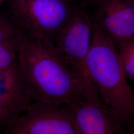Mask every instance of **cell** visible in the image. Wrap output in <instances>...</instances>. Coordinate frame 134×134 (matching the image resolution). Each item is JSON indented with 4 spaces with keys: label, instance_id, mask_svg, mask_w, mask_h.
<instances>
[{
    "label": "cell",
    "instance_id": "cell-1",
    "mask_svg": "<svg viewBox=\"0 0 134 134\" xmlns=\"http://www.w3.org/2000/svg\"><path fill=\"white\" fill-rule=\"evenodd\" d=\"M14 43L19 67L33 101L103 103L92 82L68 67L53 44L20 31Z\"/></svg>",
    "mask_w": 134,
    "mask_h": 134
},
{
    "label": "cell",
    "instance_id": "cell-2",
    "mask_svg": "<svg viewBox=\"0 0 134 134\" xmlns=\"http://www.w3.org/2000/svg\"><path fill=\"white\" fill-rule=\"evenodd\" d=\"M91 19V45L86 59L88 76L103 102L126 128L133 129L134 94L126 81L117 49Z\"/></svg>",
    "mask_w": 134,
    "mask_h": 134
},
{
    "label": "cell",
    "instance_id": "cell-3",
    "mask_svg": "<svg viewBox=\"0 0 134 134\" xmlns=\"http://www.w3.org/2000/svg\"><path fill=\"white\" fill-rule=\"evenodd\" d=\"M8 18L22 33L54 45L77 5L67 0H7Z\"/></svg>",
    "mask_w": 134,
    "mask_h": 134
},
{
    "label": "cell",
    "instance_id": "cell-4",
    "mask_svg": "<svg viewBox=\"0 0 134 134\" xmlns=\"http://www.w3.org/2000/svg\"><path fill=\"white\" fill-rule=\"evenodd\" d=\"M91 38V19L82 8L77 7L54 44L67 66L80 76L90 81L87 72L86 59Z\"/></svg>",
    "mask_w": 134,
    "mask_h": 134
},
{
    "label": "cell",
    "instance_id": "cell-5",
    "mask_svg": "<svg viewBox=\"0 0 134 134\" xmlns=\"http://www.w3.org/2000/svg\"><path fill=\"white\" fill-rule=\"evenodd\" d=\"M114 43L134 36V0H92L82 8Z\"/></svg>",
    "mask_w": 134,
    "mask_h": 134
},
{
    "label": "cell",
    "instance_id": "cell-6",
    "mask_svg": "<svg viewBox=\"0 0 134 134\" xmlns=\"http://www.w3.org/2000/svg\"><path fill=\"white\" fill-rule=\"evenodd\" d=\"M32 101L18 62L0 68V134L14 126Z\"/></svg>",
    "mask_w": 134,
    "mask_h": 134
},
{
    "label": "cell",
    "instance_id": "cell-7",
    "mask_svg": "<svg viewBox=\"0 0 134 134\" xmlns=\"http://www.w3.org/2000/svg\"><path fill=\"white\" fill-rule=\"evenodd\" d=\"M14 126L29 134H77L66 104L32 101Z\"/></svg>",
    "mask_w": 134,
    "mask_h": 134
},
{
    "label": "cell",
    "instance_id": "cell-8",
    "mask_svg": "<svg viewBox=\"0 0 134 134\" xmlns=\"http://www.w3.org/2000/svg\"><path fill=\"white\" fill-rule=\"evenodd\" d=\"M66 105L77 134H127L125 127L104 103L81 101Z\"/></svg>",
    "mask_w": 134,
    "mask_h": 134
},
{
    "label": "cell",
    "instance_id": "cell-9",
    "mask_svg": "<svg viewBox=\"0 0 134 134\" xmlns=\"http://www.w3.org/2000/svg\"><path fill=\"white\" fill-rule=\"evenodd\" d=\"M118 52L126 77L134 79V36L117 43Z\"/></svg>",
    "mask_w": 134,
    "mask_h": 134
},
{
    "label": "cell",
    "instance_id": "cell-10",
    "mask_svg": "<svg viewBox=\"0 0 134 134\" xmlns=\"http://www.w3.org/2000/svg\"><path fill=\"white\" fill-rule=\"evenodd\" d=\"M18 62L14 42L0 43V68L10 67Z\"/></svg>",
    "mask_w": 134,
    "mask_h": 134
},
{
    "label": "cell",
    "instance_id": "cell-11",
    "mask_svg": "<svg viewBox=\"0 0 134 134\" xmlns=\"http://www.w3.org/2000/svg\"><path fill=\"white\" fill-rule=\"evenodd\" d=\"M19 30L8 16L0 15V43L14 42Z\"/></svg>",
    "mask_w": 134,
    "mask_h": 134
},
{
    "label": "cell",
    "instance_id": "cell-12",
    "mask_svg": "<svg viewBox=\"0 0 134 134\" xmlns=\"http://www.w3.org/2000/svg\"><path fill=\"white\" fill-rule=\"evenodd\" d=\"M4 134H29L23 130L14 126L12 128L8 130Z\"/></svg>",
    "mask_w": 134,
    "mask_h": 134
},
{
    "label": "cell",
    "instance_id": "cell-13",
    "mask_svg": "<svg viewBox=\"0 0 134 134\" xmlns=\"http://www.w3.org/2000/svg\"><path fill=\"white\" fill-rule=\"evenodd\" d=\"M77 6L84 8L88 4H89L92 0H67Z\"/></svg>",
    "mask_w": 134,
    "mask_h": 134
},
{
    "label": "cell",
    "instance_id": "cell-14",
    "mask_svg": "<svg viewBox=\"0 0 134 134\" xmlns=\"http://www.w3.org/2000/svg\"><path fill=\"white\" fill-rule=\"evenodd\" d=\"M127 134H134V129L129 130V132L127 133Z\"/></svg>",
    "mask_w": 134,
    "mask_h": 134
},
{
    "label": "cell",
    "instance_id": "cell-15",
    "mask_svg": "<svg viewBox=\"0 0 134 134\" xmlns=\"http://www.w3.org/2000/svg\"><path fill=\"white\" fill-rule=\"evenodd\" d=\"M7 0H0V5H3L4 3L6 2Z\"/></svg>",
    "mask_w": 134,
    "mask_h": 134
}]
</instances>
